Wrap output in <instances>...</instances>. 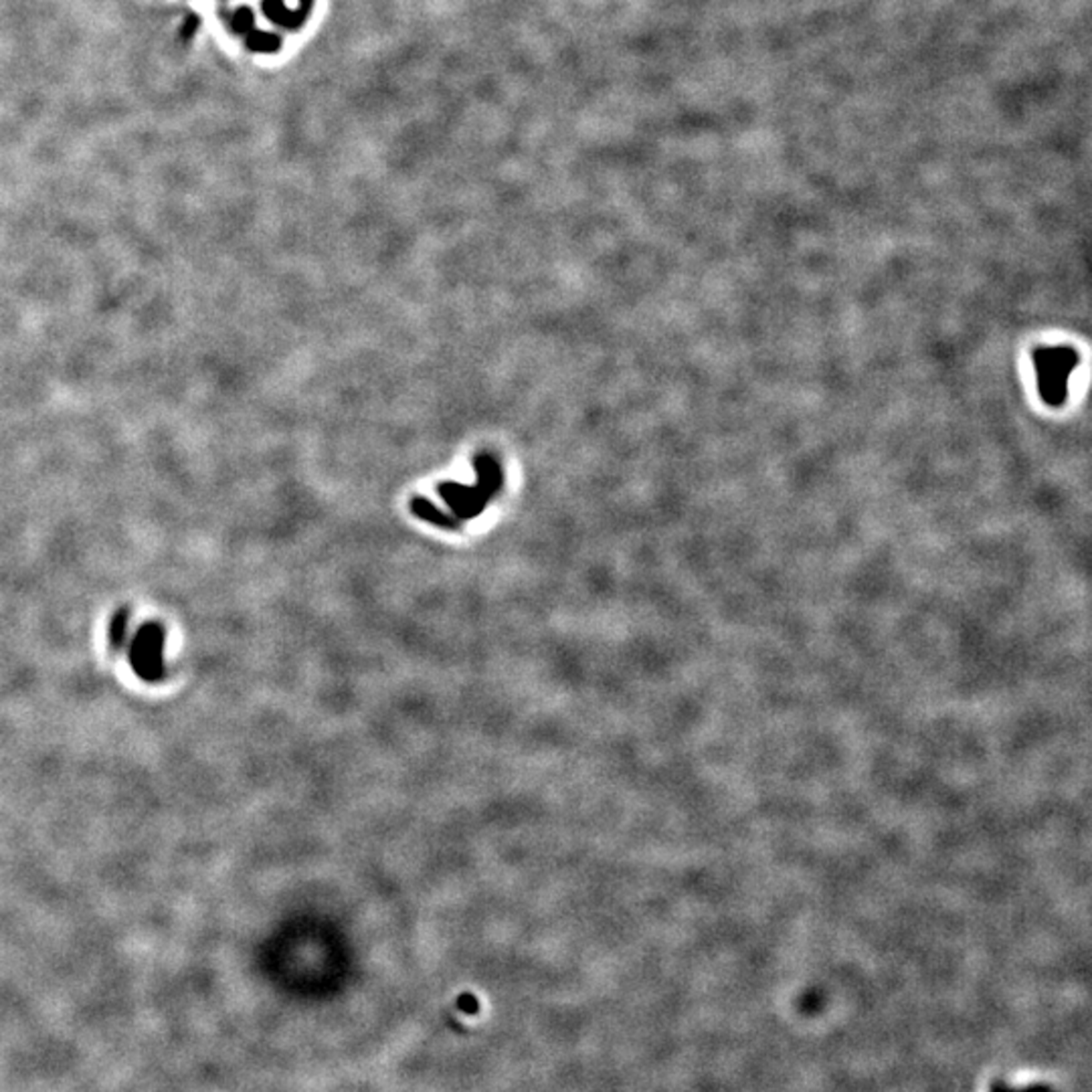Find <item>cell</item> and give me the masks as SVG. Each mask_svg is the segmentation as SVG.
<instances>
[{"label": "cell", "instance_id": "cell-1", "mask_svg": "<svg viewBox=\"0 0 1092 1092\" xmlns=\"http://www.w3.org/2000/svg\"><path fill=\"white\" fill-rule=\"evenodd\" d=\"M130 664L144 682H160L164 676V628L146 623L132 639Z\"/></svg>", "mask_w": 1092, "mask_h": 1092}, {"label": "cell", "instance_id": "cell-2", "mask_svg": "<svg viewBox=\"0 0 1092 1092\" xmlns=\"http://www.w3.org/2000/svg\"><path fill=\"white\" fill-rule=\"evenodd\" d=\"M126 631H128V611L124 609V611L116 613V617L112 619V626H109V644L114 646V649L124 646Z\"/></svg>", "mask_w": 1092, "mask_h": 1092}, {"label": "cell", "instance_id": "cell-3", "mask_svg": "<svg viewBox=\"0 0 1092 1092\" xmlns=\"http://www.w3.org/2000/svg\"><path fill=\"white\" fill-rule=\"evenodd\" d=\"M460 1007H462V1009H465L467 1014H475V1012H478V1007H480V1005H478V1002H475V999H472V997H462V999H460Z\"/></svg>", "mask_w": 1092, "mask_h": 1092}]
</instances>
